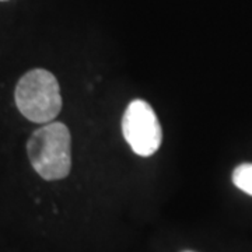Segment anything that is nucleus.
<instances>
[{"instance_id": "nucleus-5", "label": "nucleus", "mask_w": 252, "mask_h": 252, "mask_svg": "<svg viewBox=\"0 0 252 252\" xmlns=\"http://www.w3.org/2000/svg\"><path fill=\"white\" fill-rule=\"evenodd\" d=\"M184 252H192V251H184Z\"/></svg>"}, {"instance_id": "nucleus-4", "label": "nucleus", "mask_w": 252, "mask_h": 252, "mask_svg": "<svg viewBox=\"0 0 252 252\" xmlns=\"http://www.w3.org/2000/svg\"><path fill=\"white\" fill-rule=\"evenodd\" d=\"M233 182L240 190L252 196V162L241 164L233 171Z\"/></svg>"}, {"instance_id": "nucleus-6", "label": "nucleus", "mask_w": 252, "mask_h": 252, "mask_svg": "<svg viewBox=\"0 0 252 252\" xmlns=\"http://www.w3.org/2000/svg\"><path fill=\"white\" fill-rule=\"evenodd\" d=\"M1 1H4V0H1Z\"/></svg>"}, {"instance_id": "nucleus-3", "label": "nucleus", "mask_w": 252, "mask_h": 252, "mask_svg": "<svg viewBox=\"0 0 252 252\" xmlns=\"http://www.w3.org/2000/svg\"><path fill=\"white\" fill-rule=\"evenodd\" d=\"M122 133L126 143L140 157L153 156L161 146L162 129L160 121L149 102L133 99L122 119Z\"/></svg>"}, {"instance_id": "nucleus-1", "label": "nucleus", "mask_w": 252, "mask_h": 252, "mask_svg": "<svg viewBox=\"0 0 252 252\" xmlns=\"http://www.w3.org/2000/svg\"><path fill=\"white\" fill-rule=\"evenodd\" d=\"M28 158L39 177L46 181L63 180L72 168V137L67 126L49 122L28 139Z\"/></svg>"}, {"instance_id": "nucleus-2", "label": "nucleus", "mask_w": 252, "mask_h": 252, "mask_svg": "<svg viewBox=\"0 0 252 252\" xmlns=\"http://www.w3.org/2000/svg\"><path fill=\"white\" fill-rule=\"evenodd\" d=\"M14 98L21 115L35 124L52 122L62 109L59 83L45 69L26 73L17 83Z\"/></svg>"}]
</instances>
